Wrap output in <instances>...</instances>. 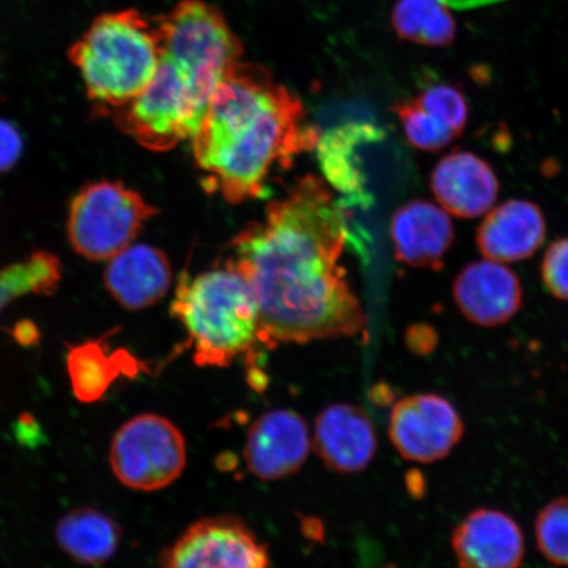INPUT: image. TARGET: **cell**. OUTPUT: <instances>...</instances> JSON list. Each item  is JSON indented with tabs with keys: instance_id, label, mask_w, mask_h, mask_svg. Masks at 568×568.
Listing matches in <instances>:
<instances>
[{
	"instance_id": "16",
	"label": "cell",
	"mask_w": 568,
	"mask_h": 568,
	"mask_svg": "<svg viewBox=\"0 0 568 568\" xmlns=\"http://www.w3.org/2000/svg\"><path fill=\"white\" fill-rule=\"evenodd\" d=\"M430 187L438 204L460 219L486 215L500 191L493 166L471 152L445 155L433 170Z\"/></svg>"
},
{
	"instance_id": "25",
	"label": "cell",
	"mask_w": 568,
	"mask_h": 568,
	"mask_svg": "<svg viewBox=\"0 0 568 568\" xmlns=\"http://www.w3.org/2000/svg\"><path fill=\"white\" fill-rule=\"evenodd\" d=\"M539 552L552 565L568 566V496L546 504L535 523Z\"/></svg>"
},
{
	"instance_id": "31",
	"label": "cell",
	"mask_w": 568,
	"mask_h": 568,
	"mask_svg": "<svg viewBox=\"0 0 568 568\" xmlns=\"http://www.w3.org/2000/svg\"><path fill=\"white\" fill-rule=\"evenodd\" d=\"M24 336H26V335H24V333H18L17 338H19V341H20V343H21V341H23ZM27 337H28V338H30V339L32 341V339H33V337H34V336H33V333H30V335H28Z\"/></svg>"
},
{
	"instance_id": "2",
	"label": "cell",
	"mask_w": 568,
	"mask_h": 568,
	"mask_svg": "<svg viewBox=\"0 0 568 568\" xmlns=\"http://www.w3.org/2000/svg\"><path fill=\"white\" fill-rule=\"evenodd\" d=\"M305 120L294 92L265 68L240 61L213 91L191 138L203 189L231 204L264 195L275 168L315 149L322 133Z\"/></svg>"
},
{
	"instance_id": "24",
	"label": "cell",
	"mask_w": 568,
	"mask_h": 568,
	"mask_svg": "<svg viewBox=\"0 0 568 568\" xmlns=\"http://www.w3.org/2000/svg\"><path fill=\"white\" fill-rule=\"evenodd\" d=\"M404 134L409 144L420 151L437 152L450 144L457 134L438 119L426 112L415 98L407 99L395 105Z\"/></svg>"
},
{
	"instance_id": "26",
	"label": "cell",
	"mask_w": 568,
	"mask_h": 568,
	"mask_svg": "<svg viewBox=\"0 0 568 568\" xmlns=\"http://www.w3.org/2000/svg\"><path fill=\"white\" fill-rule=\"evenodd\" d=\"M415 101L456 133L457 138L464 133L470 111H468L466 95L457 84H428L418 92Z\"/></svg>"
},
{
	"instance_id": "6",
	"label": "cell",
	"mask_w": 568,
	"mask_h": 568,
	"mask_svg": "<svg viewBox=\"0 0 568 568\" xmlns=\"http://www.w3.org/2000/svg\"><path fill=\"white\" fill-rule=\"evenodd\" d=\"M155 215L158 209L123 182H90L70 202L69 243L83 258L109 261L130 246Z\"/></svg>"
},
{
	"instance_id": "14",
	"label": "cell",
	"mask_w": 568,
	"mask_h": 568,
	"mask_svg": "<svg viewBox=\"0 0 568 568\" xmlns=\"http://www.w3.org/2000/svg\"><path fill=\"white\" fill-rule=\"evenodd\" d=\"M454 556L466 568H516L525 558L520 525L497 509L468 514L452 536Z\"/></svg>"
},
{
	"instance_id": "5",
	"label": "cell",
	"mask_w": 568,
	"mask_h": 568,
	"mask_svg": "<svg viewBox=\"0 0 568 568\" xmlns=\"http://www.w3.org/2000/svg\"><path fill=\"white\" fill-rule=\"evenodd\" d=\"M161 57L173 63L204 115L213 91L244 54L243 42L216 7L181 0L154 21Z\"/></svg>"
},
{
	"instance_id": "21",
	"label": "cell",
	"mask_w": 568,
	"mask_h": 568,
	"mask_svg": "<svg viewBox=\"0 0 568 568\" xmlns=\"http://www.w3.org/2000/svg\"><path fill=\"white\" fill-rule=\"evenodd\" d=\"M122 530L101 510L71 509L55 525V541L70 558L83 565H103L115 556Z\"/></svg>"
},
{
	"instance_id": "20",
	"label": "cell",
	"mask_w": 568,
	"mask_h": 568,
	"mask_svg": "<svg viewBox=\"0 0 568 568\" xmlns=\"http://www.w3.org/2000/svg\"><path fill=\"white\" fill-rule=\"evenodd\" d=\"M109 337L88 341L69 347L67 366L71 388L78 400L102 399L120 375H132L138 362L125 351L110 352Z\"/></svg>"
},
{
	"instance_id": "19",
	"label": "cell",
	"mask_w": 568,
	"mask_h": 568,
	"mask_svg": "<svg viewBox=\"0 0 568 568\" xmlns=\"http://www.w3.org/2000/svg\"><path fill=\"white\" fill-rule=\"evenodd\" d=\"M546 219L536 203L510 199L489 210L477 231L485 258L510 264L530 258L545 243Z\"/></svg>"
},
{
	"instance_id": "28",
	"label": "cell",
	"mask_w": 568,
	"mask_h": 568,
	"mask_svg": "<svg viewBox=\"0 0 568 568\" xmlns=\"http://www.w3.org/2000/svg\"><path fill=\"white\" fill-rule=\"evenodd\" d=\"M24 142L18 128L0 119V174L17 165L23 153Z\"/></svg>"
},
{
	"instance_id": "15",
	"label": "cell",
	"mask_w": 568,
	"mask_h": 568,
	"mask_svg": "<svg viewBox=\"0 0 568 568\" xmlns=\"http://www.w3.org/2000/svg\"><path fill=\"white\" fill-rule=\"evenodd\" d=\"M397 261L417 268L442 270L454 244V225L449 212L428 201L402 205L390 220Z\"/></svg>"
},
{
	"instance_id": "3",
	"label": "cell",
	"mask_w": 568,
	"mask_h": 568,
	"mask_svg": "<svg viewBox=\"0 0 568 568\" xmlns=\"http://www.w3.org/2000/svg\"><path fill=\"white\" fill-rule=\"evenodd\" d=\"M172 315L186 329L201 367H229L260 339L253 288L230 262L196 276L182 273Z\"/></svg>"
},
{
	"instance_id": "30",
	"label": "cell",
	"mask_w": 568,
	"mask_h": 568,
	"mask_svg": "<svg viewBox=\"0 0 568 568\" xmlns=\"http://www.w3.org/2000/svg\"><path fill=\"white\" fill-rule=\"evenodd\" d=\"M452 10L468 11L481 9V7L508 2V0H442Z\"/></svg>"
},
{
	"instance_id": "4",
	"label": "cell",
	"mask_w": 568,
	"mask_h": 568,
	"mask_svg": "<svg viewBox=\"0 0 568 568\" xmlns=\"http://www.w3.org/2000/svg\"><path fill=\"white\" fill-rule=\"evenodd\" d=\"M88 97L109 113L138 97L153 80L161 61L158 30L136 10L103 13L69 49Z\"/></svg>"
},
{
	"instance_id": "9",
	"label": "cell",
	"mask_w": 568,
	"mask_h": 568,
	"mask_svg": "<svg viewBox=\"0 0 568 568\" xmlns=\"http://www.w3.org/2000/svg\"><path fill=\"white\" fill-rule=\"evenodd\" d=\"M159 564L168 568H264L270 566V556L267 546L244 521L219 516L190 525L161 552Z\"/></svg>"
},
{
	"instance_id": "18",
	"label": "cell",
	"mask_w": 568,
	"mask_h": 568,
	"mask_svg": "<svg viewBox=\"0 0 568 568\" xmlns=\"http://www.w3.org/2000/svg\"><path fill=\"white\" fill-rule=\"evenodd\" d=\"M173 282L166 254L145 244H131L109 260L104 287L112 300L130 311L152 307L165 297Z\"/></svg>"
},
{
	"instance_id": "8",
	"label": "cell",
	"mask_w": 568,
	"mask_h": 568,
	"mask_svg": "<svg viewBox=\"0 0 568 568\" xmlns=\"http://www.w3.org/2000/svg\"><path fill=\"white\" fill-rule=\"evenodd\" d=\"M186 464V439L166 417L139 415L120 426L112 438V473L136 491L153 493L173 485Z\"/></svg>"
},
{
	"instance_id": "22",
	"label": "cell",
	"mask_w": 568,
	"mask_h": 568,
	"mask_svg": "<svg viewBox=\"0 0 568 568\" xmlns=\"http://www.w3.org/2000/svg\"><path fill=\"white\" fill-rule=\"evenodd\" d=\"M390 24L397 38L418 45L444 48L457 38L456 19L442 0H397Z\"/></svg>"
},
{
	"instance_id": "13",
	"label": "cell",
	"mask_w": 568,
	"mask_h": 568,
	"mask_svg": "<svg viewBox=\"0 0 568 568\" xmlns=\"http://www.w3.org/2000/svg\"><path fill=\"white\" fill-rule=\"evenodd\" d=\"M382 139L381 128L368 122H349L320 134L315 146L318 165L325 182L341 195L344 212L371 205L362 151Z\"/></svg>"
},
{
	"instance_id": "11",
	"label": "cell",
	"mask_w": 568,
	"mask_h": 568,
	"mask_svg": "<svg viewBox=\"0 0 568 568\" xmlns=\"http://www.w3.org/2000/svg\"><path fill=\"white\" fill-rule=\"evenodd\" d=\"M453 297L468 322L496 328L520 312L524 290L514 270L486 258L460 270L453 283Z\"/></svg>"
},
{
	"instance_id": "23",
	"label": "cell",
	"mask_w": 568,
	"mask_h": 568,
	"mask_svg": "<svg viewBox=\"0 0 568 568\" xmlns=\"http://www.w3.org/2000/svg\"><path fill=\"white\" fill-rule=\"evenodd\" d=\"M57 255L39 251L0 270V314L11 302L24 295H52L61 281Z\"/></svg>"
},
{
	"instance_id": "27",
	"label": "cell",
	"mask_w": 568,
	"mask_h": 568,
	"mask_svg": "<svg viewBox=\"0 0 568 568\" xmlns=\"http://www.w3.org/2000/svg\"><path fill=\"white\" fill-rule=\"evenodd\" d=\"M541 280L554 297L568 302V237L554 241L545 252Z\"/></svg>"
},
{
	"instance_id": "12",
	"label": "cell",
	"mask_w": 568,
	"mask_h": 568,
	"mask_svg": "<svg viewBox=\"0 0 568 568\" xmlns=\"http://www.w3.org/2000/svg\"><path fill=\"white\" fill-rule=\"evenodd\" d=\"M310 450V432L303 417L293 410L275 409L252 424L244 459L254 477L278 480L300 471Z\"/></svg>"
},
{
	"instance_id": "1",
	"label": "cell",
	"mask_w": 568,
	"mask_h": 568,
	"mask_svg": "<svg viewBox=\"0 0 568 568\" xmlns=\"http://www.w3.org/2000/svg\"><path fill=\"white\" fill-rule=\"evenodd\" d=\"M347 243L346 213L314 175L303 176L268 204L262 222L233 239L229 262L251 283L261 341L307 344L365 331V312L341 266Z\"/></svg>"
},
{
	"instance_id": "17",
	"label": "cell",
	"mask_w": 568,
	"mask_h": 568,
	"mask_svg": "<svg viewBox=\"0 0 568 568\" xmlns=\"http://www.w3.org/2000/svg\"><path fill=\"white\" fill-rule=\"evenodd\" d=\"M376 436L371 417L352 404H335L316 418L314 449L326 467L339 474H355L372 464Z\"/></svg>"
},
{
	"instance_id": "29",
	"label": "cell",
	"mask_w": 568,
	"mask_h": 568,
	"mask_svg": "<svg viewBox=\"0 0 568 568\" xmlns=\"http://www.w3.org/2000/svg\"><path fill=\"white\" fill-rule=\"evenodd\" d=\"M407 345L417 354H430L438 345V335L430 325H412L407 332Z\"/></svg>"
},
{
	"instance_id": "7",
	"label": "cell",
	"mask_w": 568,
	"mask_h": 568,
	"mask_svg": "<svg viewBox=\"0 0 568 568\" xmlns=\"http://www.w3.org/2000/svg\"><path fill=\"white\" fill-rule=\"evenodd\" d=\"M109 115L120 131L152 152H168L193 138L202 120L180 71L163 57L151 83Z\"/></svg>"
},
{
	"instance_id": "10",
	"label": "cell",
	"mask_w": 568,
	"mask_h": 568,
	"mask_svg": "<svg viewBox=\"0 0 568 568\" xmlns=\"http://www.w3.org/2000/svg\"><path fill=\"white\" fill-rule=\"evenodd\" d=\"M389 438L404 459L433 464L449 456L465 435L456 407L438 394H416L395 403Z\"/></svg>"
}]
</instances>
